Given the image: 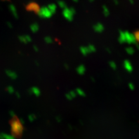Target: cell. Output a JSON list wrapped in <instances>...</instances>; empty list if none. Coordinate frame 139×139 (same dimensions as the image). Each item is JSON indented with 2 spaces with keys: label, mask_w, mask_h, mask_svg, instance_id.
I'll list each match as a JSON object with an SVG mask.
<instances>
[{
  "label": "cell",
  "mask_w": 139,
  "mask_h": 139,
  "mask_svg": "<svg viewBox=\"0 0 139 139\" xmlns=\"http://www.w3.org/2000/svg\"><path fill=\"white\" fill-rule=\"evenodd\" d=\"M28 119H29V120L30 121H33V120H34L35 119V116L33 115V114H31V115H30L29 116H28Z\"/></svg>",
  "instance_id": "obj_1"
}]
</instances>
